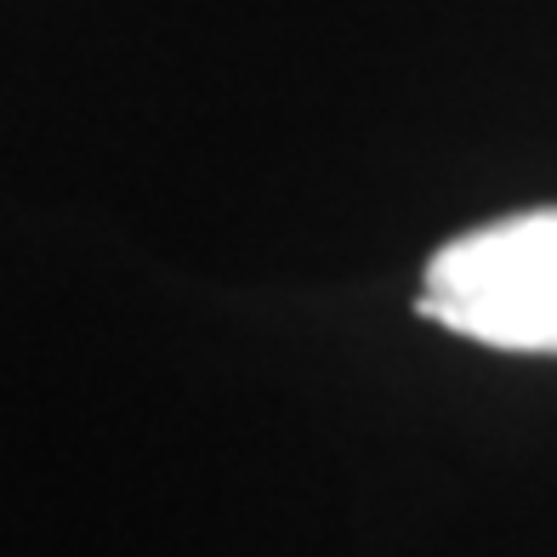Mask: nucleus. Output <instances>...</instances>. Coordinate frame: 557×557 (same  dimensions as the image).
I'll return each mask as SVG.
<instances>
[{"instance_id": "f257e3e1", "label": "nucleus", "mask_w": 557, "mask_h": 557, "mask_svg": "<svg viewBox=\"0 0 557 557\" xmlns=\"http://www.w3.org/2000/svg\"><path fill=\"white\" fill-rule=\"evenodd\" d=\"M421 319L495 352L557 359V206L449 239L426 262Z\"/></svg>"}]
</instances>
